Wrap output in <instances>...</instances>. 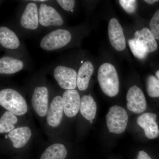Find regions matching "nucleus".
<instances>
[{
    "label": "nucleus",
    "instance_id": "26",
    "mask_svg": "<svg viewBox=\"0 0 159 159\" xmlns=\"http://www.w3.org/2000/svg\"><path fill=\"white\" fill-rule=\"evenodd\" d=\"M57 3L63 9L66 11H72L75 5L74 0H57Z\"/></svg>",
    "mask_w": 159,
    "mask_h": 159
},
{
    "label": "nucleus",
    "instance_id": "22",
    "mask_svg": "<svg viewBox=\"0 0 159 159\" xmlns=\"http://www.w3.org/2000/svg\"><path fill=\"white\" fill-rule=\"evenodd\" d=\"M146 88L148 96L152 98L159 97V80L153 75L147 77Z\"/></svg>",
    "mask_w": 159,
    "mask_h": 159
},
{
    "label": "nucleus",
    "instance_id": "27",
    "mask_svg": "<svg viewBox=\"0 0 159 159\" xmlns=\"http://www.w3.org/2000/svg\"><path fill=\"white\" fill-rule=\"evenodd\" d=\"M137 159H152L148 153L144 151H140L138 153Z\"/></svg>",
    "mask_w": 159,
    "mask_h": 159
},
{
    "label": "nucleus",
    "instance_id": "17",
    "mask_svg": "<svg viewBox=\"0 0 159 159\" xmlns=\"http://www.w3.org/2000/svg\"><path fill=\"white\" fill-rule=\"evenodd\" d=\"M94 68L92 63L86 61L80 66L77 74V87L80 91H85L89 84Z\"/></svg>",
    "mask_w": 159,
    "mask_h": 159
},
{
    "label": "nucleus",
    "instance_id": "28",
    "mask_svg": "<svg viewBox=\"0 0 159 159\" xmlns=\"http://www.w3.org/2000/svg\"><path fill=\"white\" fill-rule=\"evenodd\" d=\"M144 2L148 4H153L157 2H158L159 1H157V0H145V1H144Z\"/></svg>",
    "mask_w": 159,
    "mask_h": 159
},
{
    "label": "nucleus",
    "instance_id": "31",
    "mask_svg": "<svg viewBox=\"0 0 159 159\" xmlns=\"http://www.w3.org/2000/svg\"><path fill=\"white\" fill-rule=\"evenodd\" d=\"M7 138H8V137H7V135L6 136V139H7Z\"/></svg>",
    "mask_w": 159,
    "mask_h": 159
},
{
    "label": "nucleus",
    "instance_id": "12",
    "mask_svg": "<svg viewBox=\"0 0 159 159\" xmlns=\"http://www.w3.org/2000/svg\"><path fill=\"white\" fill-rule=\"evenodd\" d=\"M157 118L155 114L148 112L142 114L137 119V123L144 129L145 136L148 139H153L158 136L159 129Z\"/></svg>",
    "mask_w": 159,
    "mask_h": 159
},
{
    "label": "nucleus",
    "instance_id": "25",
    "mask_svg": "<svg viewBox=\"0 0 159 159\" xmlns=\"http://www.w3.org/2000/svg\"><path fill=\"white\" fill-rule=\"evenodd\" d=\"M120 6L127 13H134L137 8V1L135 0H120Z\"/></svg>",
    "mask_w": 159,
    "mask_h": 159
},
{
    "label": "nucleus",
    "instance_id": "30",
    "mask_svg": "<svg viewBox=\"0 0 159 159\" xmlns=\"http://www.w3.org/2000/svg\"><path fill=\"white\" fill-rule=\"evenodd\" d=\"M34 2H46V1H44V0H43V1H34Z\"/></svg>",
    "mask_w": 159,
    "mask_h": 159
},
{
    "label": "nucleus",
    "instance_id": "21",
    "mask_svg": "<svg viewBox=\"0 0 159 159\" xmlns=\"http://www.w3.org/2000/svg\"><path fill=\"white\" fill-rule=\"evenodd\" d=\"M17 121L15 115L9 111L5 112L0 119V133H10L14 130V125L17 123Z\"/></svg>",
    "mask_w": 159,
    "mask_h": 159
},
{
    "label": "nucleus",
    "instance_id": "5",
    "mask_svg": "<svg viewBox=\"0 0 159 159\" xmlns=\"http://www.w3.org/2000/svg\"><path fill=\"white\" fill-rule=\"evenodd\" d=\"M54 78L60 87L66 90H74L77 87V73L66 66H57L54 70Z\"/></svg>",
    "mask_w": 159,
    "mask_h": 159
},
{
    "label": "nucleus",
    "instance_id": "20",
    "mask_svg": "<svg viewBox=\"0 0 159 159\" xmlns=\"http://www.w3.org/2000/svg\"><path fill=\"white\" fill-rule=\"evenodd\" d=\"M67 154V151L64 145L55 143L46 148L40 159H65Z\"/></svg>",
    "mask_w": 159,
    "mask_h": 159
},
{
    "label": "nucleus",
    "instance_id": "13",
    "mask_svg": "<svg viewBox=\"0 0 159 159\" xmlns=\"http://www.w3.org/2000/svg\"><path fill=\"white\" fill-rule=\"evenodd\" d=\"M134 39L140 48L146 53H152L157 49V43L156 39L150 30L145 28L135 31Z\"/></svg>",
    "mask_w": 159,
    "mask_h": 159
},
{
    "label": "nucleus",
    "instance_id": "8",
    "mask_svg": "<svg viewBox=\"0 0 159 159\" xmlns=\"http://www.w3.org/2000/svg\"><path fill=\"white\" fill-rule=\"evenodd\" d=\"M39 8L34 2H30L26 5L20 18V25L24 29L35 30L39 25Z\"/></svg>",
    "mask_w": 159,
    "mask_h": 159
},
{
    "label": "nucleus",
    "instance_id": "23",
    "mask_svg": "<svg viewBox=\"0 0 159 159\" xmlns=\"http://www.w3.org/2000/svg\"><path fill=\"white\" fill-rule=\"evenodd\" d=\"M128 43L131 51L135 57L139 59H143L147 56V53L142 50L134 39L129 40Z\"/></svg>",
    "mask_w": 159,
    "mask_h": 159
},
{
    "label": "nucleus",
    "instance_id": "15",
    "mask_svg": "<svg viewBox=\"0 0 159 159\" xmlns=\"http://www.w3.org/2000/svg\"><path fill=\"white\" fill-rule=\"evenodd\" d=\"M32 135L31 129L28 126L18 127L9 133L8 137L15 148H22L27 144Z\"/></svg>",
    "mask_w": 159,
    "mask_h": 159
},
{
    "label": "nucleus",
    "instance_id": "7",
    "mask_svg": "<svg viewBox=\"0 0 159 159\" xmlns=\"http://www.w3.org/2000/svg\"><path fill=\"white\" fill-rule=\"evenodd\" d=\"M127 107L131 111L140 114L145 111L147 103L143 92L139 87L134 85L129 89L126 95Z\"/></svg>",
    "mask_w": 159,
    "mask_h": 159
},
{
    "label": "nucleus",
    "instance_id": "11",
    "mask_svg": "<svg viewBox=\"0 0 159 159\" xmlns=\"http://www.w3.org/2000/svg\"><path fill=\"white\" fill-rule=\"evenodd\" d=\"M64 112L66 116L72 118L78 113L80 108L81 98L77 90H68L63 94Z\"/></svg>",
    "mask_w": 159,
    "mask_h": 159
},
{
    "label": "nucleus",
    "instance_id": "1",
    "mask_svg": "<svg viewBox=\"0 0 159 159\" xmlns=\"http://www.w3.org/2000/svg\"><path fill=\"white\" fill-rule=\"evenodd\" d=\"M97 78L102 92L109 97H116L119 90V76L113 65L104 63L99 66Z\"/></svg>",
    "mask_w": 159,
    "mask_h": 159
},
{
    "label": "nucleus",
    "instance_id": "18",
    "mask_svg": "<svg viewBox=\"0 0 159 159\" xmlns=\"http://www.w3.org/2000/svg\"><path fill=\"white\" fill-rule=\"evenodd\" d=\"M80 110L82 116L92 124L96 117L97 104L91 95H84L81 97Z\"/></svg>",
    "mask_w": 159,
    "mask_h": 159
},
{
    "label": "nucleus",
    "instance_id": "2",
    "mask_svg": "<svg viewBox=\"0 0 159 159\" xmlns=\"http://www.w3.org/2000/svg\"><path fill=\"white\" fill-rule=\"evenodd\" d=\"M0 105L16 116H23L28 111L25 99L13 89H5L0 91Z\"/></svg>",
    "mask_w": 159,
    "mask_h": 159
},
{
    "label": "nucleus",
    "instance_id": "29",
    "mask_svg": "<svg viewBox=\"0 0 159 159\" xmlns=\"http://www.w3.org/2000/svg\"><path fill=\"white\" fill-rule=\"evenodd\" d=\"M156 75L158 79L159 80V70L157 71L156 72Z\"/></svg>",
    "mask_w": 159,
    "mask_h": 159
},
{
    "label": "nucleus",
    "instance_id": "6",
    "mask_svg": "<svg viewBox=\"0 0 159 159\" xmlns=\"http://www.w3.org/2000/svg\"><path fill=\"white\" fill-rule=\"evenodd\" d=\"M39 18L41 25L44 27L61 26L64 24L63 19L52 6L43 3L39 8Z\"/></svg>",
    "mask_w": 159,
    "mask_h": 159
},
{
    "label": "nucleus",
    "instance_id": "10",
    "mask_svg": "<svg viewBox=\"0 0 159 159\" xmlns=\"http://www.w3.org/2000/svg\"><path fill=\"white\" fill-rule=\"evenodd\" d=\"M109 39L111 45L118 51H122L126 47L123 29L119 21L115 18L110 20L108 26Z\"/></svg>",
    "mask_w": 159,
    "mask_h": 159
},
{
    "label": "nucleus",
    "instance_id": "4",
    "mask_svg": "<svg viewBox=\"0 0 159 159\" xmlns=\"http://www.w3.org/2000/svg\"><path fill=\"white\" fill-rule=\"evenodd\" d=\"M106 118L109 132L121 134L125 131L128 123V116L124 108L118 105L111 107Z\"/></svg>",
    "mask_w": 159,
    "mask_h": 159
},
{
    "label": "nucleus",
    "instance_id": "24",
    "mask_svg": "<svg viewBox=\"0 0 159 159\" xmlns=\"http://www.w3.org/2000/svg\"><path fill=\"white\" fill-rule=\"evenodd\" d=\"M150 31L156 39L159 40V9L154 13L149 23Z\"/></svg>",
    "mask_w": 159,
    "mask_h": 159
},
{
    "label": "nucleus",
    "instance_id": "19",
    "mask_svg": "<svg viewBox=\"0 0 159 159\" xmlns=\"http://www.w3.org/2000/svg\"><path fill=\"white\" fill-rule=\"evenodd\" d=\"M24 63L21 60L5 56L0 58V74H12L22 70Z\"/></svg>",
    "mask_w": 159,
    "mask_h": 159
},
{
    "label": "nucleus",
    "instance_id": "3",
    "mask_svg": "<svg viewBox=\"0 0 159 159\" xmlns=\"http://www.w3.org/2000/svg\"><path fill=\"white\" fill-rule=\"evenodd\" d=\"M73 39L70 30L58 29L51 31L41 40L40 47L46 51H52L66 48Z\"/></svg>",
    "mask_w": 159,
    "mask_h": 159
},
{
    "label": "nucleus",
    "instance_id": "9",
    "mask_svg": "<svg viewBox=\"0 0 159 159\" xmlns=\"http://www.w3.org/2000/svg\"><path fill=\"white\" fill-rule=\"evenodd\" d=\"M48 90L46 87L37 86L34 88L31 103L35 112L39 116H45L48 114Z\"/></svg>",
    "mask_w": 159,
    "mask_h": 159
},
{
    "label": "nucleus",
    "instance_id": "16",
    "mask_svg": "<svg viewBox=\"0 0 159 159\" xmlns=\"http://www.w3.org/2000/svg\"><path fill=\"white\" fill-rule=\"evenodd\" d=\"M0 44L8 50H16L19 48L20 42L16 34L5 26L0 27Z\"/></svg>",
    "mask_w": 159,
    "mask_h": 159
},
{
    "label": "nucleus",
    "instance_id": "14",
    "mask_svg": "<svg viewBox=\"0 0 159 159\" xmlns=\"http://www.w3.org/2000/svg\"><path fill=\"white\" fill-rule=\"evenodd\" d=\"M63 111L62 97H54L47 114V121L48 125L53 127L58 126L61 122Z\"/></svg>",
    "mask_w": 159,
    "mask_h": 159
}]
</instances>
